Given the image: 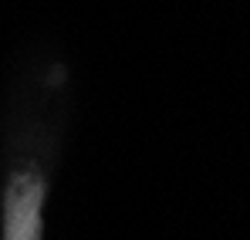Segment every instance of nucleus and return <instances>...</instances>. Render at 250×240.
<instances>
[{
  "instance_id": "nucleus-1",
  "label": "nucleus",
  "mask_w": 250,
  "mask_h": 240,
  "mask_svg": "<svg viewBox=\"0 0 250 240\" xmlns=\"http://www.w3.org/2000/svg\"><path fill=\"white\" fill-rule=\"evenodd\" d=\"M44 176L38 169H24L10 179L3 193V240H41V206Z\"/></svg>"
}]
</instances>
